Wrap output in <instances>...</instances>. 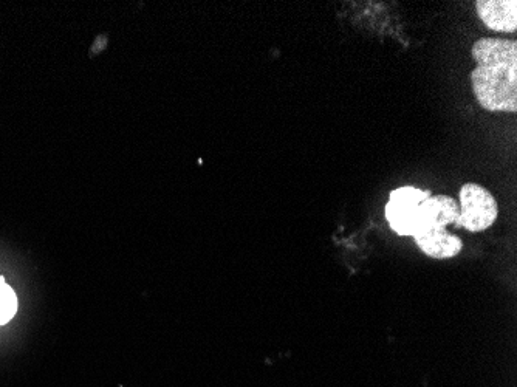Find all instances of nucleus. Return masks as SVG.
<instances>
[{
    "label": "nucleus",
    "instance_id": "nucleus-1",
    "mask_svg": "<svg viewBox=\"0 0 517 387\" xmlns=\"http://www.w3.org/2000/svg\"><path fill=\"white\" fill-rule=\"evenodd\" d=\"M476 69L471 72L474 95L488 112L517 110V42L482 38L471 50Z\"/></svg>",
    "mask_w": 517,
    "mask_h": 387
},
{
    "label": "nucleus",
    "instance_id": "nucleus-2",
    "mask_svg": "<svg viewBox=\"0 0 517 387\" xmlns=\"http://www.w3.org/2000/svg\"><path fill=\"white\" fill-rule=\"evenodd\" d=\"M459 217L457 228H465L471 233H482L493 227L499 214L496 199L487 188L477 183H466L460 189Z\"/></svg>",
    "mask_w": 517,
    "mask_h": 387
},
{
    "label": "nucleus",
    "instance_id": "nucleus-3",
    "mask_svg": "<svg viewBox=\"0 0 517 387\" xmlns=\"http://www.w3.org/2000/svg\"><path fill=\"white\" fill-rule=\"evenodd\" d=\"M429 196H432L431 191L414 186H403L391 192L389 202L384 208V216L398 236H414L418 209Z\"/></svg>",
    "mask_w": 517,
    "mask_h": 387
},
{
    "label": "nucleus",
    "instance_id": "nucleus-4",
    "mask_svg": "<svg viewBox=\"0 0 517 387\" xmlns=\"http://www.w3.org/2000/svg\"><path fill=\"white\" fill-rule=\"evenodd\" d=\"M459 213V202L454 197L432 194L428 199L423 200L418 209L417 228H415L414 236L422 231L432 230V228H446L454 225Z\"/></svg>",
    "mask_w": 517,
    "mask_h": 387
},
{
    "label": "nucleus",
    "instance_id": "nucleus-5",
    "mask_svg": "<svg viewBox=\"0 0 517 387\" xmlns=\"http://www.w3.org/2000/svg\"><path fill=\"white\" fill-rule=\"evenodd\" d=\"M480 21L490 30L514 33L517 28L516 0H479L476 2Z\"/></svg>",
    "mask_w": 517,
    "mask_h": 387
},
{
    "label": "nucleus",
    "instance_id": "nucleus-6",
    "mask_svg": "<svg viewBox=\"0 0 517 387\" xmlns=\"http://www.w3.org/2000/svg\"><path fill=\"white\" fill-rule=\"evenodd\" d=\"M415 244L432 259H451L463 250V242L460 237L449 233L448 228H432L415 234Z\"/></svg>",
    "mask_w": 517,
    "mask_h": 387
},
{
    "label": "nucleus",
    "instance_id": "nucleus-7",
    "mask_svg": "<svg viewBox=\"0 0 517 387\" xmlns=\"http://www.w3.org/2000/svg\"><path fill=\"white\" fill-rule=\"evenodd\" d=\"M18 312V296L10 285L0 278V326H5Z\"/></svg>",
    "mask_w": 517,
    "mask_h": 387
}]
</instances>
